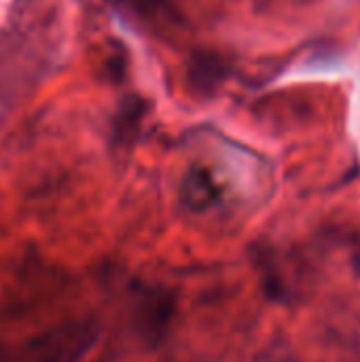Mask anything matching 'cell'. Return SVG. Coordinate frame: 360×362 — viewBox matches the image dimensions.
Masks as SVG:
<instances>
[{
  "label": "cell",
  "instance_id": "obj_1",
  "mask_svg": "<svg viewBox=\"0 0 360 362\" xmlns=\"http://www.w3.org/2000/svg\"><path fill=\"white\" fill-rule=\"evenodd\" d=\"M187 193L191 204H208V197L212 193V182L206 172H193L187 178Z\"/></svg>",
  "mask_w": 360,
  "mask_h": 362
}]
</instances>
